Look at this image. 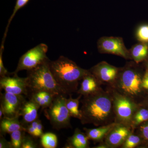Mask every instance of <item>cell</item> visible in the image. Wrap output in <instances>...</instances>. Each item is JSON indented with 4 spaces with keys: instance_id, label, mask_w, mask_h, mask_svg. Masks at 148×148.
Returning <instances> with one entry per match:
<instances>
[{
    "instance_id": "obj_17",
    "label": "cell",
    "mask_w": 148,
    "mask_h": 148,
    "mask_svg": "<svg viewBox=\"0 0 148 148\" xmlns=\"http://www.w3.org/2000/svg\"><path fill=\"white\" fill-rule=\"evenodd\" d=\"M56 95L48 91H36L31 92L30 99L36 103L40 108L46 109L51 106Z\"/></svg>"
},
{
    "instance_id": "obj_3",
    "label": "cell",
    "mask_w": 148,
    "mask_h": 148,
    "mask_svg": "<svg viewBox=\"0 0 148 148\" xmlns=\"http://www.w3.org/2000/svg\"><path fill=\"white\" fill-rule=\"evenodd\" d=\"M50 61L49 59L35 69L27 71L29 89L31 92L45 91L56 95H64L51 72Z\"/></svg>"
},
{
    "instance_id": "obj_18",
    "label": "cell",
    "mask_w": 148,
    "mask_h": 148,
    "mask_svg": "<svg viewBox=\"0 0 148 148\" xmlns=\"http://www.w3.org/2000/svg\"><path fill=\"white\" fill-rule=\"evenodd\" d=\"M116 124L115 123H111L103 125L98 128L92 129L85 128L84 129L85 131L86 134L89 140L99 141L106 137Z\"/></svg>"
},
{
    "instance_id": "obj_30",
    "label": "cell",
    "mask_w": 148,
    "mask_h": 148,
    "mask_svg": "<svg viewBox=\"0 0 148 148\" xmlns=\"http://www.w3.org/2000/svg\"><path fill=\"white\" fill-rule=\"evenodd\" d=\"M141 124L140 130L141 136L148 142V120Z\"/></svg>"
},
{
    "instance_id": "obj_12",
    "label": "cell",
    "mask_w": 148,
    "mask_h": 148,
    "mask_svg": "<svg viewBox=\"0 0 148 148\" xmlns=\"http://www.w3.org/2000/svg\"><path fill=\"white\" fill-rule=\"evenodd\" d=\"M130 130L127 125L116 124L106 135V142L107 146L117 147L123 144L130 134Z\"/></svg>"
},
{
    "instance_id": "obj_4",
    "label": "cell",
    "mask_w": 148,
    "mask_h": 148,
    "mask_svg": "<svg viewBox=\"0 0 148 148\" xmlns=\"http://www.w3.org/2000/svg\"><path fill=\"white\" fill-rule=\"evenodd\" d=\"M63 94L56 95L51 106L46 109L45 115L54 129L59 130L71 127V115Z\"/></svg>"
},
{
    "instance_id": "obj_20",
    "label": "cell",
    "mask_w": 148,
    "mask_h": 148,
    "mask_svg": "<svg viewBox=\"0 0 148 148\" xmlns=\"http://www.w3.org/2000/svg\"><path fill=\"white\" fill-rule=\"evenodd\" d=\"M82 95H80L76 98H73L70 95L69 98H66V105L70 115L72 117L75 118L80 120L82 115L80 110L79 109L80 100Z\"/></svg>"
},
{
    "instance_id": "obj_33",
    "label": "cell",
    "mask_w": 148,
    "mask_h": 148,
    "mask_svg": "<svg viewBox=\"0 0 148 148\" xmlns=\"http://www.w3.org/2000/svg\"><path fill=\"white\" fill-rule=\"evenodd\" d=\"M4 117V113L1 107L0 108V120L2 119Z\"/></svg>"
},
{
    "instance_id": "obj_22",
    "label": "cell",
    "mask_w": 148,
    "mask_h": 148,
    "mask_svg": "<svg viewBox=\"0 0 148 148\" xmlns=\"http://www.w3.org/2000/svg\"><path fill=\"white\" fill-rule=\"evenodd\" d=\"M26 131L22 130H16L10 134V142L13 148H21Z\"/></svg>"
},
{
    "instance_id": "obj_25",
    "label": "cell",
    "mask_w": 148,
    "mask_h": 148,
    "mask_svg": "<svg viewBox=\"0 0 148 148\" xmlns=\"http://www.w3.org/2000/svg\"><path fill=\"white\" fill-rule=\"evenodd\" d=\"M141 142V138L139 136L130 134L124 142L123 147L133 148L140 145Z\"/></svg>"
},
{
    "instance_id": "obj_34",
    "label": "cell",
    "mask_w": 148,
    "mask_h": 148,
    "mask_svg": "<svg viewBox=\"0 0 148 148\" xmlns=\"http://www.w3.org/2000/svg\"><path fill=\"white\" fill-rule=\"evenodd\" d=\"M147 71L148 72V59L147 62Z\"/></svg>"
},
{
    "instance_id": "obj_15",
    "label": "cell",
    "mask_w": 148,
    "mask_h": 148,
    "mask_svg": "<svg viewBox=\"0 0 148 148\" xmlns=\"http://www.w3.org/2000/svg\"><path fill=\"white\" fill-rule=\"evenodd\" d=\"M89 138L86 133L79 128L75 130L74 134L67 140L65 147L72 148H87L89 147Z\"/></svg>"
},
{
    "instance_id": "obj_8",
    "label": "cell",
    "mask_w": 148,
    "mask_h": 148,
    "mask_svg": "<svg viewBox=\"0 0 148 148\" xmlns=\"http://www.w3.org/2000/svg\"><path fill=\"white\" fill-rule=\"evenodd\" d=\"M1 107L4 113V117L13 118L19 116L21 106L26 101L24 95H18L5 92L1 93Z\"/></svg>"
},
{
    "instance_id": "obj_1",
    "label": "cell",
    "mask_w": 148,
    "mask_h": 148,
    "mask_svg": "<svg viewBox=\"0 0 148 148\" xmlns=\"http://www.w3.org/2000/svg\"><path fill=\"white\" fill-rule=\"evenodd\" d=\"M81 103L80 110L82 124L103 126L111 122L114 112L113 97L109 93L99 89L90 95L84 96Z\"/></svg>"
},
{
    "instance_id": "obj_31",
    "label": "cell",
    "mask_w": 148,
    "mask_h": 148,
    "mask_svg": "<svg viewBox=\"0 0 148 148\" xmlns=\"http://www.w3.org/2000/svg\"><path fill=\"white\" fill-rule=\"evenodd\" d=\"M3 135H0V148H13L11 142L6 140Z\"/></svg>"
},
{
    "instance_id": "obj_14",
    "label": "cell",
    "mask_w": 148,
    "mask_h": 148,
    "mask_svg": "<svg viewBox=\"0 0 148 148\" xmlns=\"http://www.w3.org/2000/svg\"><path fill=\"white\" fill-rule=\"evenodd\" d=\"M82 80L80 87L77 91L80 95L83 96L90 95L100 89L98 87L99 82L90 72Z\"/></svg>"
},
{
    "instance_id": "obj_23",
    "label": "cell",
    "mask_w": 148,
    "mask_h": 148,
    "mask_svg": "<svg viewBox=\"0 0 148 148\" xmlns=\"http://www.w3.org/2000/svg\"><path fill=\"white\" fill-rule=\"evenodd\" d=\"M148 120V109L141 108L135 112L132 123L137 126Z\"/></svg>"
},
{
    "instance_id": "obj_6",
    "label": "cell",
    "mask_w": 148,
    "mask_h": 148,
    "mask_svg": "<svg viewBox=\"0 0 148 148\" xmlns=\"http://www.w3.org/2000/svg\"><path fill=\"white\" fill-rule=\"evenodd\" d=\"M48 49L47 45L40 43L28 50L20 57L16 69L13 73L17 74L24 70H32L48 60L49 59L47 56Z\"/></svg>"
},
{
    "instance_id": "obj_11",
    "label": "cell",
    "mask_w": 148,
    "mask_h": 148,
    "mask_svg": "<svg viewBox=\"0 0 148 148\" xmlns=\"http://www.w3.org/2000/svg\"><path fill=\"white\" fill-rule=\"evenodd\" d=\"M89 71L98 82L106 83L113 82L115 81L119 73L117 68L105 61L97 64Z\"/></svg>"
},
{
    "instance_id": "obj_24",
    "label": "cell",
    "mask_w": 148,
    "mask_h": 148,
    "mask_svg": "<svg viewBox=\"0 0 148 148\" xmlns=\"http://www.w3.org/2000/svg\"><path fill=\"white\" fill-rule=\"evenodd\" d=\"M29 0H16V4H15V5L14 6L13 12L10 18L8 20V24L7 26L6 29H5V33L4 35L3 38L5 39L10 24L11 22L12 21L15 14H16V12L20 9L25 6L29 2Z\"/></svg>"
},
{
    "instance_id": "obj_19",
    "label": "cell",
    "mask_w": 148,
    "mask_h": 148,
    "mask_svg": "<svg viewBox=\"0 0 148 148\" xmlns=\"http://www.w3.org/2000/svg\"><path fill=\"white\" fill-rule=\"evenodd\" d=\"M131 55L135 62L139 63L148 57V43L141 42L131 49Z\"/></svg>"
},
{
    "instance_id": "obj_7",
    "label": "cell",
    "mask_w": 148,
    "mask_h": 148,
    "mask_svg": "<svg viewBox=\"0 0 148 148\" xmlns=\"http://www.w3.org/2000/svg\"><path fill=\"white\" fill-rule=\"evenodd\" d=\"M114 112L119 124L127 125L132 123L136 106L130 98L118 92L113 96Z\"/></svg>"
},
{
    "instance_id": "obj_5",
    "label": "cell",
    "mask_w": 148,
    "mask_h": 148,
    "mask_svg": "<svg viewBox=\"0 0 148 148\" xmlns=\"http://www.w3.org/2000/svg\"><path fill=\"white\" fill-rule=\"evenodd\" d=\"M117 78L119 88L124 95L133 98L141 92L143 77L135 69L126 68L119 72Z\"/></svg>"
},
{
    "instance_id": "obj_21",
    "label": "cell",
    "mask_w": 148,
    "mask_h": 148,
    "mask_svg": "<svg viewBox=\"0 0 148 148\" xmlns=\"http://www.w3.org/2000/svg\"><path fill=\"white\" fill-rule=\"evenodd\" d=\"M40 144L44 148H55L58 145V138L52 132L43 133L40 137Z\"/></svg>"
},
{
    "instance_id": "obj_26",
    "label": "cell",
    "mask_w": 148,
    "mask_h": 148,
    "mask_svg": "<svg viewBox=\"0 0 148 148\" xmlns=\"http://www.w3.org/2000/svg\"><path fill=\"white\" fill-rule=\"evenodd\" d=\"M136 36L141 42L148 43V25H141L137 30Z\"/></svg>"
},
{
    "instance_id": "obj_10",
    "label": "cell",
    "mask_w": 148,
    "mask_h": 148,
    "mask_svg": "<svg viewBox=\"0 0 148 148\" xmlns=\"http://www.w3.org/2000/svg\"><path fill=\"white\" fill-rule=\"evenodd\" d=\"M13 74L12 77L10 75L1 77L0 87L5 92L18 95H27L28 94V83L27 77H20L17 74Z\"/></svg>"
},
{
    "instance_id": "obj_9",
    "label": "cell",
    "mask_w": 148,
    "mask_h": 148,
    "mask_svg": "<svg viewBox=\"0 0 148 148\" xmlns=\"http://www.w3.org/2000/svg\"><path fill=\"white\" fill-rule=\"evenodd\" d=\"M98 49L102 53H111L128 58L129 53L122 39L118 37H103L98 40Z\"/></svg>"
},
{
    "instance_id": "obj_32",
    "label": "cell",
    "mask_w": 148,
    "mask_h": 148,
    "mask_svg": "<svg viewBox=\"0 0 148 148\" xmlns=\"http://www.w3.org/2000/svg\"><path fill=\"white\" fill-rule=\"evenodd\" d=\"M142 88L144 89L148 90V72L147 71L146 72L143 77Z\"/></svg>"
},
{
    "instance_id": "obj_2",
    "label": "cell",
    "mask_w": 148,
    "mask_h": 148,
    "mask_svg": "<svg viewBox=\"0 0 148 148\" xmlns=\"http://www.w3.org/2000/svg\"><path fill=\"white\" fill-rule=\"evenodd\" d=\"M51 72L64 95H71L77 90L79 82L90 73L64 56L49 61Z\"/></svg>"
},
{
    "instance_id": "obj_28",
    "label": "cell",
    "mask_w": 148,
    "mask_h": 148,
    "mask_svg": "<svg viewBox=\"0 0 148 148\" xmlns=\"http://www.w3.org/2000/svg\"><path fill=\"white\" fill-rule=\"evenodd\" d=\"M5 40H3L0 49V76L1 77H5L6 76L10 75L8 71L4 66L3 60V53L4 47V42Z\"/></svg>"
},
{
    "instance_id": "obj_13",
    "label": "cell",
    "mask_w": 148,
    "mask_h": 148,
    "mask_svg": "<svg viewBox=\"0 0 148 148\" xmlns=\"http://www.w3.org/2000/svg\"><path fill=\"white\" fill-rule=\"evenodd\" d=\"M40 107L38 105L30 99L29 101H25L21 106L19 112V116L23 118V126L31 123L38 119V111Z\"/></svg>"
},
{
    "instance_id": "obj_27",
    "label": "cell",
    "mask_w": 148,
    "mask_h": 148,
    "mask_svg": "<svg viewBox=\"0 0 148 148\" xmlns=\"http://www.w3.org/2000/svg\"><path fill=\"white\" fill-rule=\"evenodd\" d=\"M34 137L31 135H25L23 140L21 148H37L38 145Z\"/></svg>"
},
{
    "instance_id": "obj_16",
    "label": "cell",
    "mask_w": 148,
    "mask_h": 148,
    "mask_svg": "<svg viewBox=\"0 0 148 148\" xmlns=\"http://www.w3.org/2000/svg\"><path fill=\"white\" fill-rule=\"evenodd\" d=\"M19 117L17 116L13 118H9L4 117L1 120V134L5 135L6 134H10L12 132L19 130H25V127L19 121Z\"/></svg>"
},
{
    "instance_id": "obj_29",
    "label": "cell",
    "mask_w": 148,
    "mask_h": 148,
    "mask_svg": "<svg viewBox=\"0 0 148 148\" xmlns=\"http://www.w3.org/2000/svg\"><path fill=\"white\" fill-rule=\"evenodd\" d=\"M24 127L25 131L29 133V135H31L34 138H40V136L37 131V130L31 123L26 125Z\"/></svg>"
}]
</instances>
